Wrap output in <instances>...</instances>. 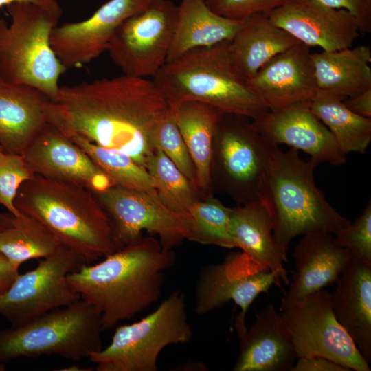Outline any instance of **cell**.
<instances>
[{"mask_svg": "<svg viewBox=\"0 0 371 371\" xmlns=\"http://www.w3.org/2000/svg\"><path fill=\"white\" fill-rule=\"evenodd\" d=\"M69 138L89 155L109 177L113 186L157 193L155 183L146 168L128 155L102 147L79 137Z\"/></svg>", "mask_w": 371, "mask_h": 371, "instance_id": "cell-31", "label": "cell"}, {"mask_svg": "<svg viewBox=\"0 0 371 371\" xmlns=\"http://www.w3.org/2000/svg\"><path fill=\"white\" fill-rule=\"evenodd\" d=\"M175 123L192 158L196 187H208L212 179L214 139L221 113L194 100L170 105Z\"/></svg>", "mask_w": 371, "mask_h": 371, "instance_id": "cell-27", "label": "cell"}, {"mask_svg": "<svg viewBox=\"0 0 371 371\" xmlns=\"http://www.w3.org/2000/svg\"><path fill=\"white\" fill-rule=\"evenodd\" d=\"M251 122L270 144L302 150L317 166L321 163L340 166L346 161V155L331 132L311 111L308 104L269 111Z\"/></svg>", "mask_w": 371, "mask_h": 371, "instance_id": "cell-19", "label": "cell"}, {"mask_svg": "<svg viewBox=\"0 0 371 371\" xmlns=\"http://www.w3.org/2000/svg\"><path fill=\"white\" fill-rule=\"evenodd\" d=\"M247 82L269 111L308 104L319 90L310 47L299 43L277 54Z\"/></svg>", "mask_w": 371, "mask_h": 371, "instance_id": "cell-18", "label": "cell"}, {"mask_svg": "<svg viewBox=\"0 0 371 371\" xmlns=\"http://www.w3.org/2000/svg\"><path fill=\"white\" fill-rule=\"evenodd\" d=\"M270 21L308 47L332 52L351 47L360 34L355 18L319 0H288L267 14Z\"/></svg>", "mask_w": 371, "mask_h": 371, "instance_id": "cell-16", "label": "cell"}, {"mask_svg": "<svg viewBox=\"0 0 371 371\" xmlns=\"http://www.w3.org/2000/svg\"><path fill=\"white\" fill-rule=\"evenodd\" d=\"M87 262L62 246L38 265L19 274L9 289L0 296V315L16 328L56 308L76 302L80 295L69 284L67 276Z\"/></svg>", "mask_w": 371, "mask_h": 371, "instance_id": "cell-10", "label": "cell"}, {"mask_svg": "<svg viewBox=\"0 0 371 371\" xmlns=\"http://www.w3.org/2000/svg\"><path fill=\"white\" fill-rule=\"evenodd\" d=\"M185 295L175 291L142 319L119 326L110 344L88 358L97 371H157L162 350L192 337Z\"/></svg>", "mask_w": 371, "mask_h": 371, "instance_id": "cell-8", "label": "cell"}, {"mask_svg": "<svg viewBox=\"0 0 371 371\" xmlns=\"http://www.w3.org/2000/svg\"><path fill=\"white\" fill-rule=\"evenodd\" d=\"M230 231L236 247L249 260L269 269L279 282L290 280L283 263L287 254L274 238L270 215L260 201L231 209Z\"/></svg>", "mask_w": 371, "mask_h": 371, "instance_id": "cell-24", "label": "cell"}, {"mask_svg": "<svg viewBox=\"0 0 371 371\" xmlns=\"http://www.w3.org/2000/svg\"><path fill=\"white\" fill-rule=\"evenodd\" d=\"M249 120L223 113L214 139L222 173L240 193L243 204L259 201L261 183L275 146L259 133Z\"/></svg>", "mask_w": 371, "mask_h": 371, "instance_id": "cell-13", "label": "cell"}, {"mask_svg": "<svg viewBox=\"0 0 371 371\" xmlns=\"http://www.w3.org/2000/svg\"><path fill=\"white\" fill-rule=\"evenodd\" d=\"M317 165L300 157L298 150L286 152L274 146L260 190L275 240L287 254L291 241L300 235L323 232L337 234L350 221L337 212L316 186Z\"/></svg>", "mask_w": 371, "mask_h": 371, "instance_id": "cell-4", "label": "cell"}, {"mask_svg": "<svg viewBox=\"0 0 371 371\" xmlns=\"http://www.w3.org/2000/svg\"><path fill=\"white\" fill-rule=\"evenodd\" d=\"M336 362L328 359L313 356L297 359L291 371H350Z\"/></svg>", "mask_w": 371, "mask_h": 371, "instance_id": "cell-39", "label": "cell"}, {"mask_svg": "<svg viewBox=\"0 0 371 371\" xmlns=\"http://www.w3.org/2000/svg\"><path fill=\"white\" fill-rule=\"evenodd\" d=\"M336 243L346 249L351 260L371 266V202L361 214L339 233Z\"/></svg>", "mask_w": 371, "mask_h": 371, "instance_id": "cell-36", "label": "cell"}, {"mask_svg": "<svg viewBox=\"0 0 371 371\" xmlns=\"http://www.w3.org/2000/svg\"><path fill=\"white\" fill-rule=\"evenodd\" d=\"M280 311L297 358L322 357L351 370L370 371L369 363L334 315L331 292L319 290Z\"/></svg>", "mask_w": 371, "mask_h": 371, "instance_id": "cell-11", "label": "cell"}, {"mask_svg": "<svg viewBox=\"0 0 371 371\" xmlns=\"http://www.w3.org/2000/svg\"><path fill=\"white\" fill-rule=\"evenodd\" d=\"M61 247L43 224L21 212L10 226L0 230V253L18 269L27 260L53 255Z\"/></svg>", "mask_w": 371, "mask_h": 371, "instance_id": "cell-30", "label": "cell"}, {"mask_svg": "<svg viewBox=\"0 0 371 371\" xmlns=\"http://www.w3.org/2000/svg\"><path fill=\"white\" fill-rule=\"evenodd\" d=\"M243 21L244 19H232L214 13L205 0H181L166 63L192 49L232 41Z\"/></svg>", "mask_w": 371, "mask_h": 371, "instance_id": "cell-26", "label": "cell"}, {"mask_svg": "<svg viewBox=\"0 0 371 371\" xmlns=\"http://www.w3.org/2000/svg\"><path fill=\"white\" fill-rule=\"evenodd\" d=\"M153 2H157V1H161L162 0H152Z\"/></svg>", "mask_w": 371, "mask_h": 371, "instance_id": "cell-46", "label": "cell"}, {"mask_svg": "<svg viewBox=\"0 0 371 371\" xmlns=\"http://www.w3.org/2000/svg\"><path fill=\"white\" fill-rule=\"evenodd\" d=\"M337 9H344L356 19L361 34L371 32V0H319Z\"/></svg>", "mask_w": 371, "mask_h": 371, "instance_id": "cell-38", "label": "cell"}, {"mask_svg": "<svg viewBox=\"0 0 371 371\" xmlns=\"http://www.w3.org/2000/svg\"><path fill=\"white\" fill-rule=\"evenodd\" d=\"M240 351L234 371H291L297 355L291 337L273 304L256 315L249 329L236 328Z\"/></svg>", "mask_w": 371, "mask_h": 371, "instance_id": "cell-20", "label": "cell"}, {"mask_svg": "<svg viewBox=\"0 0 371 371\" xmlns=\"http://www.w3.org/2000/svg\"><path fill=\"white\" fill-rule=\"evenodd\" d=\"M288 0H205L214 13L232 19H245L256 14H268Z\"/></svg>", "mask_w": 371, "mask_h": 371, "instance_id": "cell-37", "label": "cell"}, {"mask_svg": "<svg viewBox=\"0 0 371 371\" xmlns=\"http://www.w3.org/2000/svg\"><path fill=\"white\" fill-rule=\"evenodd\" d=\"M299 43L266 14L256 13L244 19L227 49L234 69L247 81L275 56Z\"/></svg>", "mask_w": 371, "mask_h": 371, "instance_id": "cell-25", "label": "cell"}, {"mask_svg": "<svg viewBox=\"0 0 371 371\" xmlns=\"http://www.w3.org/2000/svg\"><path fill=\"white\" fill-rule=\"evenodd\" d=\"M231 209L210 198L196 201L189 209L192 219V241L225 248L236 247L230 231Z\"/></svg>", "mask_w": 371, "mask_h": 371, "instance_id": "cell-33", "label": "cell"}, {"mask_svg": "<svg viewBox=\"0 0 371 371\" xmlns=\"http://www.w3.org/2000/svg\"><path fill=\"white\" fill-rule=\"evenodd\" d=\"M56 370H58V371H85V370L87 371V370H91V369H81L80 367H78L77 366H72L67 368H64L63 369H58Z\"/></svg>", "mask_w": 371, "mask_h": 371, "instance_id": "cell-44", "label": "cell"}, {"mask_svg": "<svg viewBox=\"0 0 371 371\" xmlns=\"http://www.w3.org/2000/svg\"><path fill=\"white\" fill-rule=\"evenodd\" d=\"M51 99L38 89L0 78V145L5 153L23 155L47 124Z\"/></svg>", "mask_w": 371, "mask_h": 371, "instance_id": "cell-22", "label": "cell"}, {"mask_svg": "<svg viewBox=\"0 0 371 371\" xmlns=\"http://www.w3.org/2000/svg\"><path fill=\"white\" fill-rule=\"evenodd\" d=\"M344 98L318 90L308 106L329 129L344 154L364 153L371 142V118L352 113L343 103Z\"/></svg>", "mask_w": 371, "mask_h": 371, "instance_id": "cell-29", "label": "cell"}, {"mask_svg": "<svg viewBox=\"0 0 371 371\" xmlns=\"http://www.w3.org/2000/svg\"><path fill=\"white\" fill-rule=\"evenodd\" d=\"M22 155L34 175L94 192L113 186L81 148L48 123Z\"/></svg>", "mask_w": 371, "mask_h": 371, "instance_id": "cell-17", "label": "cell"}, {"mask_svg": "<svg viewBox=\"0 0 371 371\" xmlns=\"http://www.w3.org/2000/svg\"><path fill=\"white\" fill-rule=\"evenodd\" d=\"M34 175L23 155L9 153L0 155V205L14 216L21 214L14 205L18 190Z\"/></svg>", "mask_w": 371, "mask_h": 371, "instance_id": "cell-35", "label": "cell"}, {"mask_svg": "<svg viewBox=\"0 0 371 371\" xmlns=\"http://www.w3.org/2000/svg\"><path fill=\"white\" fill-rule=\"evenodd\" d=\"M101 314L80 299L19 327L0 330V363L21 358L59 355L72 361L100 350Z\"/></svg>", "mask_w": 371, "mask_h": 371, "instance_id": "cell-7", "label": "cell"}, {"mask_svg": "<svg viewBox=\"0 0 371 371\" xmlns=\"http://www.w3.org/2000/svg\"><path fill=\"white\" fill-rule=\"evenodd\" d=\"M177 16L178 5L162 0L119 25L107 51L124 75L146 78L159 71L166 62Z\"/></svg>", "mask_w": 371, "mask_h": 371, "instance_id": "cell-12", "label": "cell"}, {"mask_svg": "<svg viewBox=\"0 0 371 371\" xmlns=\"http://www.w3.org/2000/svg\"><path fill=\"white\" fill-rule=\"evenodd\" d=\"M331 292L334 315L371 363V266L350 260Z\"/></svg>", "mask_w": 371, "mask_h": 371, "instance_id": "cell-23", "label": "cell"}, {"mask_svg": "<svg viewBox=\"0 0 371 371\" xmlns=\"http://www.w3.org/2000/svg\"><path fill=\"white\" fill-rule=\"evenodd\" d=\"M14 205L87 264L120 249L106 213L87 188L34 175L20 186Z\"/></svg>", "mask_w": 371, "mask_h": 371, "instance_id": "cell-3", "label": "cell"}, {"mask_svg": "<svg viewBox=\"0 0 371 371\" xmlns=\"http://www.w3.org/2000/svg\"><path fill=\"white\" fill-rule=\"evenodd\" d=\"M225 41L192 49L166 63L153 77L170 104L194 100L221 113L255 120L269 110L234 69Z\"/></svg>", "mask_w": 371, "mask_h": 371, "instance_id": "cell-5", "label": "cell"}, {"mask_svg": "<svg viewBox=\"0 0 371 371\" xmlns=\"http://www.w3.org/2000/svg\"><path fill=\"white\" fill-rule=\"evenodd\" d=\"M19 274V269L0 253V296L9 289Z\"/></svg>", "mask_w": 371, "mask_h": 371, "instance_id": "cell-41", "label": "cell"}, {"mask_svg": "<svg viewBox=\"0 0 371 371\" xmlns=\"http://www.w3.org/2000/svg\"><path fill=\"white\" fill-rule=\"evenodd\" d=\"M94 193L109 217L120 249L141 238L143 231L157 235L166 249L185 239L192 241L190 214L168 208L157 193L117 186Z\"/></svg>", "mask_w": 371, "mask_h": 371, "instance_id": "cell-9", "label": "cell"}, {"mask_svg": "<svg viewBox=\"0 0 371 371\" xmlns=\"http://www.w3.org/2000/svg\"><path fill=\"white\" fill-rule=\"evenodd\" d=\"M153 2L109 0L85 21L57 25L50 35V46L67 70L81 67L108 50L115 30L125 19Z\"/></svg>", "mask_w": 371, "mask_h": 371, "instance_id": "cell-15", "label": "cell"}, {"mask_svg": "<svg viewBox=\"0 0 371 371\" xmlns=\"http://www.w3.org/2000/svg\"><path fill=\"white\" fill-rule=\"evenodd\" d=\"M295 271L280 309L335 282L351 260L330 233L303 235L293 251Z\"/></svg>", "mask_w": 371, "mask_h": 371, "instance_id": "cell-21", "label": "cell"}, {"mask_svg": "<svg viewBox=\"0 0 371 371\" xmlns=\"http://www.w3.org/2000/svg\"><path fill=\"white\" fill-rule=\"evenodd\" d=\"M170 112L152 80L124 74L59 87L45 106L47 122L67 137L122 152L145 168L156 129Z\"/></svg>", "mask_w": 371, "mask_h": 371, "instance_id": "cell-1", "label": "cell"}, {"mask_svg": "<svg viewBox=\"0 0 371 371\" xmlns=\"http://www.w3.org/2000/svg\"><path fill=\"white\" fill-rule=\"evenodd\" d=\"M146 169L160 201L174 211L189 214L190 207L198 201L196 188L159 147L149 157Z\"/></svg>", "mask_w": 371, "mask_h": 371, "instance_id": "cell-32", "label": "cell"}, {"mask_svg": "<svg viewBox=\"0 0 371 371\" xmlns=\"http://www.w3.org/2000/svg\"><path fill=\"white\" fill-rule=\"evenodd\" d=\"M5 153V152L3 150V148H2L1 146L0 145V155H1L2 153Z\"/></svg>", "mask_w": 371, "mask_h": 371, "instance_id": "cell-45", "label": "cell"}, {"mask_svg": "<svg viewBox=\"0 0 371 371\" xmlns=\"http://www.w3.org/2000/svg\"><path fill=\"white\" fill-rule=\"evenodd\" d=\"M14 216L10 212H0V230L10 226Z\"/></svg>", "mask_w": 371, "mask_h": 371, "instance_id": "cell-43", "label": "cell"}, {"mask_svg": "<svg viewBox=\"0 0 371 371\" xmlns=\"http://www.w3.org/2000/svg\"><path fill=\"white\" fill-rule=\"evenodd\" d=\"M273 284L281 286L269 269L254 262L243 252L232 254L222 263L207 265L201 269L196 284L194 311L205 315L233 301L241 309L236 321L245 323L250 305Z\"/></svg>", "mask_w": 371, "mask_h": 371, "instance_id": "cell-14", "label": "cell"}, {"mask_svg": "<svg viewBox=\"0 0 371 371\" xmlns=\"http://www.w3.org/2000/svg\"><path fill=\"white\" fill-rule=\"evenodd\" d=\"M319 90L344 99L371 88V49L359 45L312 53Z\"/></svg>", "mask_w": 371, "mask_h": 371, "instance_id": "cell-28", "label": "cell"}, {"mask_svg": "<svg viewBox=\"0 0 371 371\" xmlns=\"http://www.w3.org/2000/svg\"><path fill=\"white\" fill-rule=\"evenodd\" d=\"M155 141L156 146L163 150L177 168L197 188L194 166L175 123L172 109L170 114L161 122L157 128Z\"/></svg>", "mask_w": 371, "mask_h": 371, "instance_id": "cell-34", "label": "cell"}, {"mask_svg": "<svg viewBox=\"0 0 371 371\" xmlns=\"http://www.w3.org/2000/svg\"><path fill=\"white\" fill-rule=\"evenodd\" d=\"M6 7L11 23L0 18V78L32 86L54 98L59 78L67 71L49 44L60 17L30 2Z\"/></svg>", "mask_w": 371, "mask_h": 371, "instance_id": "cell-6", "label": "cell"}, {"mask_svg": "<svg viewBox=\"0 0 371 371\" xmlns=\"http://www.w3.org/2000/svg\"><path fill=\"white\" fill-rule=\"evenodd\" d=\"M16 1L30 2L38 5L58 17L63 14V10L56 0H0V8Z\"/></svg>", "mask_w": 371, "mask_h": 371, "instance_id": "cell-42", "label": "cell"}, {"mask_svg": "<svg viewBox=\"0 0 371 371\" xmlns=\"http://www.w3.org/2000/svg\"><path fill=\"white\" fill-rule=\"evenodd\" d=\"M352 113L366 118H371V88L343 100Z\"/></svg>", "mask_w": 371, "mask_h": 371, "instance_id": "cell-40", "label": "cell"}, {"mask_svg": "<svg viewBox=\"0 0 371 371\" xmlns=\"http://www.w3.org/2000/svg\"><path fill=\"white\" fill-rule=\"evenodd\" d=\"M172 249L153 236H142L100 262L70 273L69 284L101 314L103 330L131 319L161 297L166 272L175 264Z\"/></svg>", "mask_w": 371, "mask_h": 371, "instance_id": "cell-2", "label": "cell"}]
</instances>
